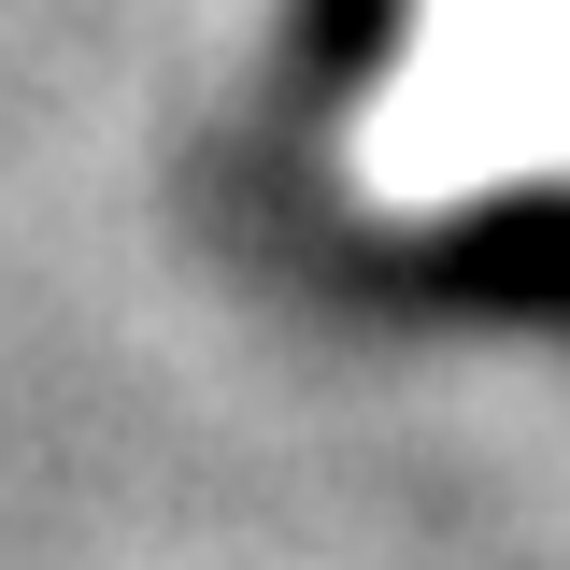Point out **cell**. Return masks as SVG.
Masks as SVG:
<instances>
[{
  "mask_svg": "<svg viewBox=\"0 0 570 570\" xmlns=\"http://www.w3.org/2000/svg\"><path fill=\"white\" fill-rule=\"evenodd\" d=\"M343 171L385 214L570 186V0H414V43L371 86Z\"/></svg>",
  "mask_w": 570,
  "mask_h": 570,
  "instance_id": "6da1fadb",
  "label": "cell"
}]
</instances>
